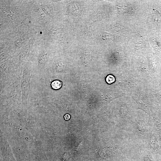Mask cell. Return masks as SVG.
Instances as JSON below:
<instances>
[{"label": "cell", "instance_id": "6da1fadb", "mask_svg": "<svg viewBox=\"0 0 161 161\" xmlns=\"http://www.w3.org/2000/svg\"><path fill=\"white\" fill-rule=\"evenodd\" d=\"M62 86V83L58 80H55L52 81L51 83V86L54 89H60Z\"/></svg>", "mask_w": 161, "mask_h": 161}, {"label": "cell", "instance_id": "7a4b0ae2", "mask_svg": "<svg viewBox=\"0 0 161 161\" xmlns=\"http://www.w3.org/2000/svg\"><path fill=\"white\" fill-rule=\"evenodd\" d=\"M106 80L107 83L111 84L114 81L115 78L113 75H110L107 76Z\"/></svg>", "mask_w": 161, "mask_h": 161}, {"label": "cell", "instance_id": "3957f363", "mask_svg": "<svg viewBox=\"0 0 161 161\" xmlns=\"http://www.w3.org/2000/svg\"><path fill=\"white\" fill-rule=\"evenodd\" d=\"M82 58L85 61H89L91 58V55L88 52H84L83 53Z\"/></svg>", "mask_w": 161, "mask_h": 161}, {"label": "cell", "instance_id": "277c9868", "mask_svg": "<svg viewBox=\"0 0 161 161\" xmlns=\"http://www.w3.org/2000/svg\"><path fill=\"white\" fill-rule=\"evenodd\" d=\"M105 38H106V40H111L113 39L114 36L112 34L109 33H106L104 34Z\"/></svg>", "mask_w": 161, "mask_h": 161}, {"label": "cell", "instance_id": "5b68a950", "mask_svg": "<svg viewBox=\"0 0 161 161\" xmlns=\"http://www.w3.org/2000/svg\"><path fill=\"white\" fill-rule=\"evenodd\" d=\"M64 118L65 120H68L70 118V116L69 114H66L64 116Z\"/></svg>", "mask_w": 161, "mask_h": 161}]
</instances>
